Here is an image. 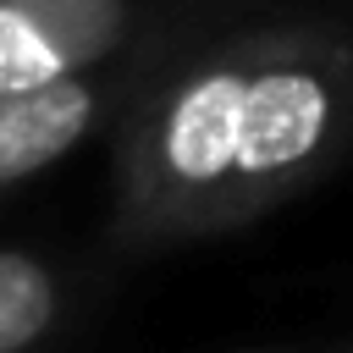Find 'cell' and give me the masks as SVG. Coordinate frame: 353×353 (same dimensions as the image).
I'll return each mask as SVG.
<instances>
[{"label": "cell", "instance_id": "obj_1", "mask_svg": "<svg viewBox=\"0 0 353 353\" xmlns=\"http://www.w3.org/2000/svg\"><path fill=\"white\" fill-rule=\"evenodd\" d=\"M353 154V17L165 22L110 127V243L165 254L292 204Z\"/></svg>", "mask_w": 353, "mask_h": 353}, {"label": "cell", "instance_id": "obj_2", "mask_svg": "<svg viewBox=\"0 0 353 353\" xmlns=\"http://www.w3.org/2000/svg\"><path fill=\"white\" fill-rule=\"evenodd\" d=\"M171 17H160V28L127 50L121 61L110 66H94V72H77V77H61V83H44V88H22V94H0V193L33 182L39 171L61 165L66 154H77L94 132H110L116 116L127 110L149 55H154V39L165 33Z\"/></svg>", "mask_w": 353, "mask_h": 353}, {"label": "cell", "instance_id": "obj_3", "mask_svg": "<svg viewBox=\"0 0 353 353\" xmlns=\"http://www.w3.org/2000/svg\"><path fill=\"white\" fill-rule=\"evenodd\" d=\"M154 28L138 0H0V94L110 66Z\"/></svg>", "mask_w": 353, "mask_h": 353}, {"label": "cell", "instance_id": "obj_4", "mask_svg": "<svg viewBox=\"0 0 353 353\" xmlns=\"http://www.w3.org/2000/svg\"><path fill=\"white\" fill-rule=\"evenodd\" d=\"M77 309V281L61 259L0 243V353H50Z\"/></svg>", "mask_w": 353, "mask_h": 353}]
</instances>
